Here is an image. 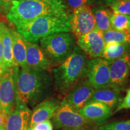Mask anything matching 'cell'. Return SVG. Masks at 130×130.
Returning <instances> with one entry per match:
<instances>
[{
  "label": "cell",
  "mask_w": 130,
  "mask_h": 130,
  "mask_svg": "<svg viewBox=\"0 0 130 130\" xmlns=\"http://www.w3.org/2000/svg\"><path fill=\"white\" fill-rule=\"evenodd\" d=\"M71 14L37 18L16 25V31L25 41L36 43L43 37L56 32H71Z\"/></svg>",
  "instance_id": "277c9868"
},
{
  "label": "cell",
  "mask_w": 130,
  "mask_h": 130,
  "mask_svg": "<svg viewBox=\"0 0 130 130\" xmlns=\"http://www.w3.org/2000/svg\"><path fill=\"white\" fill-rule=\"evenodd\" d=\"M126 93L124 98H123L121 102L115 108V113L124 109H130V86L126 89Z\"/></svg>",
  "instance_id": "484cf974"
},
{
  "label": "cell",
  "mask_w": 130,
  "mask_h": 130,
  "mask_svg": "<svg viewBox=\"0 0 130 130\" xmlns=\"http://www.w3.org/2000/svg\"><path fill=\"white\" fill-rule=\"evenodd\" d=\"M94 90L93 86L83 76L64 96V99L72 108L78 111L90 102Z\"/></svg>",
  "instance_id": "8fae6325"
},
{
  "label": "cell",
  "mask_w": 130,
  "mask_h": 130,
  "mask_svg": "<svg viewBox=\"0 0 130 130\" xmlns=\"http://www.w3.org/2000/svg\"><path fill=\"white\" fill-rule=\"evenodd\" d=\"M70 9L74 10L83 6H91L93 4L92 0H66Z\"/></svg>",
  "instance_id": "4316f807"
},
{
  "label": "cell",
  "mask_w": 130,
  "mask_h": 130,
  "mask_svg": "<svg viewBox=\"0 0 130 130\" xmlns=\"http://www.w3.org/2000/svg\"><path fill=\"white\" fill-rule=\"evenodd\" d=\"M71 14L66 0H14L6 17L16 26L42 16Z\"/></svg>",
  "instance_id": "7a4b0ae2"
},
{
  "label": "cell",
  "mask_w": 130,
  "mask_h": 130,
  "mask_svg": "<svg viewBox=\"0 0 130 130\" xmlns=\"http://www.w3.org/2000/svg\"><path fill=\"white\" fill-rule=\"evenodd\" d=\"M110 65L101 57L89 58L83 76L95 89L107 87L110 83Z\"/></svg>",
  "instance_id": "ba28073f"
},
{
  "label": "cell",
  "mask_w": 130,
  "mask_h": 130,
  "mask_svg": "<svg viewBox=\"0 0 130 130\" xmlns=\"http://www.w3.org/2000/svg\"><path fill=\"white\" fill-rule=\"evenodd\" d=\"M31 128L35 130H53V126L51 122L48 120L37 123Z\"/></svg>",
  "instance_id": "f546056e"
},
{
  "label": "cell",
  "mask_w": 130,
  "mask_h": 130,
  "mask_svg": "<svg viewBox=\"0 0 130 130\" xmlns=\"http://www.w3.org/2000/svg\"><path fill=\"white\" fill-rule=\"evenodd\" d=\"M32 111L28 106L16 102L14 110L7 116L6 130H28Z\"/></svg>",
  "instance_id": "5bb4252c"
},
{
  "label": "cell",
  "mask_w": 130,
  "mask_h": 130,
  "mask_svg": "<svg viewBox=\"0 0 130 130\" xmlns=\"http://www.w3.org/2000/svg\"><path fill=\"white\" fill-rule=\"evenodd\" d=\"M13 29L9 28L6 24L3 25V43L4 50L3 70L7 68L18 66L14 59L13 54Z\"/></svg>",
  "instance_id": "ac0fdd59"
},
{
  "label": "cell",
  "mask_w": 130,
  "mask_h": 130,
  "mask_svg": "<svg viewBox=\"0 0 130 130\" xmlns=\"http://www.w3.org/2000/svg\"><path fill=\"white\" fill-rule=\"evenodd\" d=\"M40 45L53 66L66 60L76 46V38L72 32H60L40 40Z\"/></svg>",
  "instance_id": "5b68a950"
},
{
  "label": "cell",
  "mask_w": 130,
  "mask_h": 130,
  "mask_svg": "<svg viewBox=\"0 0 130 130\" xmlns=\"http://www.w3.org/2000/svg\"><path fill=\"white\" fill-rule=\"evenodd\" d=\"M92 12L95 16L96 22V29L101 32H104L111 29V17L113 12L107 7L98 6L92 8Z\"/></svg>",
  "instance_id": "ffe728a7"
},
{
  "label": "cell",
  "mask_w": 130,
  "mask_h": 130,
  "mask_svg": "<svg viewBox=\"0 0 130 130\" xmlns=\"http://www.w3.org/2000/svg\"><path fill=\"white\" fill-rule=\"evenodd\" d=\"M97 130H130V122H113L102 124Z\"/></svg>",
  "instance_id": "d4e9b609"
},
{
  "label": "cell",
  "mask_w": 130,
  "mask_h": 130,
  "mask_svg": "<svg viewBox=\"0 0 130 130\" xmlns=\"http://www.w3.org/2000/svg\"><path fill=\"white\" fill-rule=\"evenodd\" d=\"M12 35L13 54L14 60L19 67L23 69H27L28 67L26 63V41L16 30H12Z\"/></svg>",
  "instance_id": "d6986e66"
},
{
  "label": "cell",
  "mask_w": 130,
  "mask_h": 130,
  "mask_svg": "<svg viewBox=\"0 0 130 130\" xmlns=\"http://www.w3.org/2000/svg\"><path fill=\"white\" fill-rule=\"evenodd\" d=\"M109 7L115 13L130 16V0H118Z\"/></svg>",
  "instance_id": "cb8c5ba5"
},
{
  "label": "cell",
  "mask_w": 130,
  "mask_h": 130,
  "mask_svg": "<svg viewBox=\"0 0 130 130\" xmlns=\"http://www.w3.org/2000/svg\"><path fill=\"white\" fill-rule=\"evenodd\" d=\"M53 125L63 130H90L94 125L89 122L67 102L61 101L51 118Z\"/></svg>",
  "instance_id": "8992f818"
},
{
  "label": "cell",
  "mask_w": 130,
  "mask_h": 130,
  "mask_svg": "<svg viewBox=\"0 0 130 130\" xmlns=\"http://www.w3.org/2000/svg\"><path fill=\"white\" fill-rule=\"evenodd\" d=\"M61 101L58 97H50L36 105L31 115L29 128L51 119Z\"/></svg>",
  "instance_id": "9a60e30c"
},
{
  "label": "cell",
  "mask_w": 130,
  "mask_h": 130,
  "mask_svg": "<svg viewBox=\"0 0 130 130\" xmlns=\"http://www.w3.org/2000/svg\"><path fill=\"white\" fill-rule=\"evenodd\" d=\"M28 130H35V129H34L32 128H28Z\"/></svg>",
  "instance_id": "836d02e7"
},
{
  "label": "cell",
  "mask_w": 130,
  "mask_h": 130,
  "mask_svg": "<svg viewBox=\"0 0 130 130\" xmlns=\"http://www.w3.org/2000/svg\"><path fill=\"white\" fill-rule=\"evenodd\" d=\"M121 92L114 90L109 86L95 89L90 101L99 102L108 107L113 111L118 107L122 100Z\"/></svg>",
  "instance_id": "e0dca14e"
},
{
  "label": "cell",
  "mask_w": 130,
  "mask_h": 130,
  "mask_svg": "<svg viewBox=\"0 0 130 130\" xmlns=\"http://www.w3.org/2000/svg\"><path fill=\"white\" fill-rule=\"evenodd\" d=\"M70 25L76 39L95 30V19L91 6H83L73 10Z\"/></svg>",
  "instance_id": "30bf717a"
},
{
  "label": "cell",
  "mask_w": 130,
  "mask_h": 130,
  "mask_svg": "<svg viewBox=\"0 0 130 130\" xmlns=\"http://www.w3.org/2000/svg\"><path fill=\"white\" fill-rule=\"evenodd\" d=\"M110 22L113 30L119 31H130V16L113 13Z\"/></svg>",
  "instance_id": "603a6c76"
},
{
  "label": "cell",
  "mask_w": 130,
  "mask_h": 130,
  "mask_svg": "<svg viewBox=\"0 0 130 130\" xmlns=\"http://www.w3.org/2000/svg\"><path fill=\"white\" fill-rule=\"evenodd\" d=\"M129 79H130V77H129Z\"/></svg>",
  "instance_id": "d590c367"
},
{
  "label": "cell",
  "mask_w": 130,
  "mask_h": 130,
  "mask_svg": "<svg viewBox=\"0 0 130 130\" xmlns=\"http://www.w3.org/2000/svg\"><path fill=\"white\" fill-rule=\"evenodd\" d=\"M54 87L53 75L50 71L20 68L16 83V102L28 107L35 106L50 97Z\"/></svg>",
  "instance_id": "6da1fadb"
},
{
  "label": "cell",
  "mask_w": 130,
  "mask_h": 130,
  "mask_svg": "<svg viewBox=\"0 0 130 130\" xmlns=\"http://www.w3.org/2000/svg\"><path fill=\"white\" fill-rule=\"evenodd\" d=\"M19 70V66H16L5 69L0 72V110L7 116L16 105Z\"/></svg>",
  "instance_id": "52a82bcc"
},
{
  "label": "cell",
  "mask_w": 130,
  "mask_h": 130,
  "mask_svg": "<svg viewBox=\"0 0 130 130\" xmlns=\"http://www.w3.org/2000/svg\"><path fill=\"white\" fill-rule=\"evenodd\" d=\"M129 122H130V121H129Z\"/></svg>",
  "instance_id": "e575fe53"
},
{
  "label": "cell",
  "mask_w": 130,
  "mask_h": 130,
  "mask_svg": "<svg viewBox=\"0 0 130 130\" xmlns=\"http://www.w3.org/2000/svg\"><path fill=\"white\" fill-rule=\"evenodd\" d=\"M7 118V115H5V114L3 113V112L0 110V128L4 127Z\"/></svg>",
  "instance_id": "1f68e13d"
},
{
  "label": "cell",
  "mask_w": 130,
  "mask_h": 130,
  "mask_svg": "<svg viewBox=\"0 0 130 130\" xmlns=\"http://www.w3.org/2000/svg\"><path fill=\"white\" fill-rule=\"evenodd\" d=\"M102 32L95 29L76 39V45L87 55L89 58L101 57L105 45Z\"/></svg>",
  "instance_id": "7c38bea8"
},
{
  "label": "cell",
  "mask_w": 130,
  "mask_h": 130,
  "mask_svg": "<svg viewBox=\"0 0 130 130\" xmlns=\"http://www.w3.org/2000/svg\"><path fill=\"white\" fill-rule=\"evenodd\" d=\"M102 34L105 44L130 43V31H119L111 29Z\"/></svg>",
  "instance_id": "7402d4cb"
},
{
  "label": "cell",
  "mask_w": 130,
  "mask_h": 130,
  "mask_svg": "<svg viewBox=\"0 0 130 130\" xmlns=\"http://www.w3.org/2000/svg\"><path fill=\"white\" fill-rule=\"evenodd\" d=\"M26 46V63L27 67L50 71L53 66L41 47L37 43L27 41Z\"/></svg>",
  "instance_id": "2e32d148"
},
{
  "label": "cell",
  "mask_w": 130,
  "mask_h": 130,
  "mask_svg": "<svg viewBox=\"0 0 130 130\" xmlns=\"http://www.w3.org/2000/svg\"><path fill=\"white\" fill-rule=\"evenodd\" d=\"M78 112L94 125H101L113 115V110L99 102L90 101Z\"/></svg>",
  "instance_id": "4fadbf2b"
},
{
  "label": "cell",
  "mask_w": 130,
  "mask_h": 130,
  "mask_svg": "<svg viewBox=\"0 0 130 130\" xmlns=\"http://www.w3.org/2000/svg\"><path fill=\"white\" fill-rule=\"evenodd\" d=\"M92 1H93V4H96L98 6L110 7L118 0H92Z\"/></svg>",
  "instance_id": "4dcf8cb0"
},
{
  "label": "cell",
  "mask_w": 130,
  "mask_h": 130,
  "mask_svg": "<svg viewBox=\"0 0 130 130\" xmlns=\"http://www.w3.org/2000/svg\"><path fill=\"white\" fill-rule=\"evenodd\" d=\"M3 22H0V72L3 71L4 63V50L3 43Z\"/></svg>",
  "instance_id": "f1b7e54d"
},
{
  "label": "cell",
  "mask_w": 130,
  "mask_h": 130,
  "mask_svg": "<svg viewBox=\"0 0 130 130\" xmlns=\"http://www.w3.org/2000/svg\"><path fill=\"white\" fill-rule=\"evenodd\" d=\"M89 58L76 45L73 53L66 60L53 69L55 89L65 96L69 90L83 77Z\"/></svg>",
  "instance_id": "3957f363"
},
{
  "label": "cell",
  "mask_w": 130,
  "mask_h": 130,
  "mask_svg": "<svg viewBox=\"0 0 130 130\" xmlns=\"http://www.w3.org/2000/svg\"><path fill=\"white\" fill-rule=\"evenodd\" d=\"M130 54V43L105 44L101 58L111 63L112 61L125 55Z\"/></svg>",
  "instance_id": "44dd1931"
},
{
  "label": "cell",
  "mask_w": 130,
  "mask_h": 130,
  "mask_svg": "<svg viewBox=\"0 0 130 130\" xmlns=\"http://www.w3.org/2000/svg\"><path fill=\"white\" fill-rule=\"evenodd\" d=\"M0 130H6V129H5L4 127H2V128H0Z\"/></svg>",
  "instance_id": "d6a6232c"
},
{
  "label": "cell",
  "mask_w": 130,
  "mask_h": 130,
  "mask_svg": "<svg viewBox=\"0 0 130 130\" xmlns=\"http://www.w3.org/2000/svg\"><path fill=\"white\" fill-rule=\"evenodd\" d=\"M130 77V54L112 61L110 65L109 87L122 92L127 89Z\"/></svg>",
  "instance_id": "9c48e42d"
},
{
  "label": "cell",
  "mask_w": 130,
  "mask_h": 130,
  "mask_svg": "<svg viewBox=\"0 0 130 130\" xmlns=\"http://www.w3.org/2000/svg\"><path fill=\"white\" fill-rule=\"evenodd\" d=\"M14 0H0V14H7Z\"/></svg>",
  "instance_id": "83f0119b"
}]
</instances>
